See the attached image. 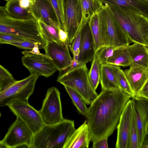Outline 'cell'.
I'll return each mask as SVG.
<instances>
[{"mask_svg": "<svg viewBox=\"0 0 148 148\" xmlns=\"http://www.w3.org/2000/svg\"><path fill=\"white\" fill-rule=\"evenodd\" d=\"M0 33L11 34L37 43L42 49L47 44L38 23L34 17L26 19L12 18L6 13L4 7L2 6L0 8Z\"/></svg>", "mask_w": 148, "mask_h": 148, "instance_id": "cell-2", "label": "cell"}, {"mask_svg": "<svg viewBox=\"0 0 148 148\" xmlns=\"http://www.w3.org/2000/svg\"><path fill=\"white\" fill-rule=\"evenodd\" d=\"M54 9L57 16L60 27L65 31L62 0H48Z\"/></svg>", "mask_w": 148, "mask_h": 148, "instance_id": "cell-32", "label": "cell"}, {"mask_svg": "<svg viewBox=\"0 0 148 148\" xmlns=\"http://www.w3.org/2000/svg\"><path fill=\"white\" fill-rule=\"evenodd\" d=\"M115 48L110 46H104L96 51L95 55L101 64L106 63L108 59L113 55Z\"/></svg>", "mask_w": 148, "mask_h": 148, "instance_id": "cell-34", "label": "cell"}, {"mask_svg": "<svg viewBox=\"0 0 148 148\" xmlns=\"http://www.w3.org/2000/svg\"><path fill=\"white\" fill-rule=\"evenodd\" d=\"M141 148L139 142L138 131L133 111L130 131L128 148Z\"/></svg>", "mask_w": 148, "mask_h": 148, "instance_id": "cell-31", "label": "cell"}, {"mask_svg": "<svg viewBox=\"0 0 148 148\" xmlns=\"http://www.w3.org/2000/svg\"><path fill=\"white\" fill-rule=\"evenodd\" d=\"M39 111L45 125L56 124L64 119L62 112L60 93L56 87L53 86L47 90Z\"/></svg>", "mask_w": 148, "mask_h": 148, "instance_id": "cell-9", "label": "cell"}, {"mask_svg": "<svg viewBox=\"0 0 148 148\" xmlns=\"http://www.w3.org/2000/svg\"><path fill=\"white\" fill-rule=\"evenodd\" d=\"M24 40L11 34L0 33V43L1 44H7L8 42H11Z\"/></svg>", "mask_w": 148, "mask_h": 148, "instance_id": "cell-37", "label": "cell"}, {"mask_svg": "<svg viewBox=\"0 0 148 148\" xmlns=\"http://www.w3.org/2000/svg\"><path fill=\"white\" fill-rule=\"evenodd\" d=\"M93 39L95 52L101 47V30L98 13L93 15L88 21Z\"/></svg>", "mask_w": 148, "mask_h": 148, "instance_id": "cell-26", "label": "cell"}, {"mask_svg": "<svg viewBox=\"0 0 148 148\" xmlns=\"http://www.w3.org/2000/svg\"><path fill=\"white\" fill-rule=\"evenodd\" d=\"M132 97L120 89L102 90L88 108L87 121L91 141L108 138L117 127Z\"/></svg>", "mask_w": 148, "mask_h": 148, "instance_id": "cell-1", "label": "cell"}, {"mask_svg": "<svg viewBox=\"0 0 148 148\" xmlns=\"http://www.w3.org/2000/svg\"><path fill=\"white\" fill-rule=\"evenodd\" d=\"M4 7L6 13L12 18L26 19L33 17L30 10L24 9L20 6L19 0H9Z\"/></svg>", "mask_w": 148, "mask_h": 148, "instance_id": "cell-24", "label": "cell"}, {"mask_svg": "<svg viewBox=\"0 0 148 148\" xmlns=\"http://www.w3.org/2000/svg\"><path fill=\"white\" fill-rule=\"evenodd\" d=\"M7 106L16 117L23 122L34 135L45 125L39 111L30 105L28 102L15 101L9 104Z\"/></svg>", "mask_w": 148, "mask_h": 148, "instance_id": "cell-11", "label": "cell"}, {"mask_svg": "<svg viewBox=\"0 0 148 148\" xmlns=\"http://www.w3.org/2000/svg\"><path fill=\"white\" fill-rule=\"evenodd\" d=\"M100 82L102 90L120 89L114 72L113 65L106 63L101 64Z\"/></svg>", "mask_w": 148, "mask_h": 148, "instance_id": "cell-22", "label": "cell"}, {"mask_svg": "<svg viewBox=\"0 0 148 148\" xmlns=\"http://www.w3.org/2000/svg\"><path fill=\"white\" fill-rule=\"evenodd\" d=\"M103 4H109L128 9L148 17V0H101Z\"/></svg>", "mask_w": 148, "mask_h": 148, "instance_id": "cell-21", "label": "cell"}, {"mask_svg": "<svg viewBox=\"0 0 148 148\" xmlns=\"http://www.w3.org/2000/svg\"><path fill=\"white\" fill-rule=\"evenodd\" d=\"M127 47L130 53L131 64L130 67L146 70L148 69V48L137 43Z\"/></svg>", "mask_w": 148, "mask_h": 148, "instance_id": "cell-19", "label": "cell"}, {"mask_svg": "<svg viewBox=\"0 0 148 148\" xmlns=\"http://www.w3.org/2000/svg\"><path fill=\"white\" fill-rule=\"evenodd\" d=\"M106 63L118 66H130L131 58L127 47L115 48L113 55L108 59Z\"/></svg>", "mask_w": 148, "mask_h": 148, "instance_id": "cell-23", "label": "cell"}, {"mask_svg": "<svg viewBox=\"0 0 148 148\" xmlns=\"http://www.w3.org/2000/svg\"><path fill=\"white\" fill-rule=\"evenodd\" d=\"M41 33L47 42L61 41L58 34V28L47 25L40 20L38 21Z\"/></svg>", "mask_w": 148, "mask_h": 148, "instance_id": "cell-28", "label": "cell"}, {"mask_svg": "<svg viewBox=\"0 0 148 148\" xmlns=\"http://www.w3.org/2000/svg\"><path fill=\"white\" fill-rule=\"evenodd\" d=\"M136 97L148 100V80Z\"/></svg>", "mask_w": 148, "mask_h": 148, "instance_id": "cell-41", "label": "cell"}, {"mask_svg": "<svg viewBox=\"0 0 148 148\" xmlns=\"http://www.w3.org/2000/svg\"><path fill=\"white\" fill-rule=\"evenodd\" d=\"M34 135L23 122L16 117L0 141V147L15 148L25 146L31 148Z\"/></svg>", "mask_w": 148, "mask_h": 148, "instance_id": "cell-8", "label": "cell"}, {"mask_svg": "<svg viewBox=\"0 0 148 148\" xmlns=\"http://www.w3.org/2000/svg\"><path fill=\"white\" fill-rule=\"evenodd\" d=\"M91 141L87 120L75 129L70 136L64 148H88Z\"/></svg>", "mask_w": 148, "mask_h": 148, "instance_id": "cell-18", "label": "cell"}, {"mask_svg": "<svg viewBox=\"0 0 148 148\" xmlns=\"http://www.w3.org/2000/svg\"><path fill=\"white\" fill-rule=\"evenodd\" d=\"M132 99L139 142L142 148L148 129V100L136 96L132 97Z\"/></svg>", "mask_w": 148, "mask_h": 148, "instance_id": "cell-15", "label": "cell"}, {"mask_svg": "<svg viewBox=\"0 0 148 148\" xmlns=\"http://www.w3.org/2000/svg\"><path fill=\"white\" fill-rule=\"evenodd\" d=\"M82 12V22H87L98 13L103 5L101 0H80Z\"/></svg>", "mask_w": 148, "mask_h": 148, "instance_id": "cell-25", "label": "cell"}, {"mask_svg": "<svg viewBox=\"0 0 148 148\" xmlns=\"http://www.w3.org/2000/svg\"><path fill=\"white\" fill-rule=\"evenodd\" d=\"M147 132H148V130H147Z\"/></svg>", "mask_w": 148, "mask_h": 148, "instance_id": "cell-45", "label": "cell"}, {"mask_svg": "<svg viewBox=\"0 0 148 148\" xmlns=\"http://www.w3.org/2000/svg\"><path fill=\"white\" fill-rule=\"evenodd\" d=\"M58 34L60 41L64 43H68V34L65 31L60 27L58 28Z\"/></svg>", "mask_w": 148, "mask_h": 148, "instance_id": "cell-42", "label": "cell"}, {"mask_svg": "<svg viewBox=\"0 0 148 148\" xmlns=\"http://www.w3.org/2000/svg\"><path fill=\"white\" fill-rule=\"evenodd\" d=\"M30 10L37 21L40 20L47 25L60 27L56 13L48 0H36Z\"/></svg>", "mask_w": 148, "mask_h": 148, "instance_id": "cell-16", "label": "cell"}, {"mask_svg": "<svg viewBox=\"0 0 148 148\" xmlns=\"http://www.w3.org/2000/svg\"><path fill=\"white\" fill-rule=\"evenodd\" d=\"M85 25L82 24L81 27L73 41L71 44V45H69V47L73 55V59L76 61H78L79 53L82 39V27Z\"/></svg>", "mask_w": 148, "mask_h": 148, "instance_id": "cell-35", "label": "cell"}, {"mask_svg": "<svg viewBox=\"0 0 148 148\" xmlns=\"http://www.w3.org/2000/svg\"><path fill=\"white\" fill-rule=\"evenodd\" d=\"M113 66L116 79L120 89L130 95L132 97L135 96L130 86L124 71L119 66Z\"/></svg>", "mask_w": 148, "mask_h": 148, "instance_id": "cell-30", "label": "cell"}, {"mask_svg": "<svg viewBox=\"0 0 148 148\" xmlns=\"http://www.w3.org/2000/svg\"><path fill=\"white\" fill-rule=\"evenodd\" d=\"M65 31L71 44L82 26V12L80 0H62Z\"/></svg>", "mask_w": 148, "mask_h": 148, "instance_id": "cell-10", "label": "cell"}, {"mask_svg": "<svg viewBox=\"0 0 148 148\" xmlns=\"http://www.w3.org/2000/svg\"><path fill=\"white\" fill-rule=\"evenodd\" d=\"M130 42L148 48V17L127 9L106 3Z\"/></svg>", "mask_w": 148, "mask_h": 148, "instance_id": "cell-3", "label": "cell"}, {"mask_svg": "<svg viewBox=\"0 0 148 148\" xmlns=\"http://www.w3.org/2000/svg\"><path fill=\"white\" fill-rule=\"evenodd\" d=\"M107 138H104L93 143V148H108V147Z\"/></svg>", "mask_w": 148, "mask_h": 148, "instance_id": "cell-38", "label": "cell"}, {"mask_svg": "<svg viewBox=\"0 0 148 148\" xmlns=\"http://www.w3.org/2000/svg\"><path fill=\"white\" fill-rule=\"evenodd\" d=\"M42 48L38 44L36 45L30 51L25 50L22 52V53L23 55H26L28 54H33L41 55L48 58L49 59V58L45 54H44L40 53L39 49H42Z\"/></svg>", "mask_w": 148, "mask_h": 148, "instance_id": "cell-39", "label": "cell"}, {"mask_svg": "<svg viewBox=\"0 0 148 148\" xmlns=\"http://www.w3.org/2000/svg\"><path fill=\"white\" fill-rule=\"evenodd\" d=\"M134 111L132 98L125 105L117 126L116 148H128L129 134Z\"/></svg>", "mask_w": 148, "mask_h": 148, "instance_id": "cell-14", "label": "cell"}, {"mask_svg": "<svg viewBox=\"0 0 148 148\" xmlns=\"http://www.w3.org/2000/svg\"><path fill=\"white\" fill-rule=\"evenodd\" d=\"M7 44L11 45L20 48L29 50L32 49L36 45H39L36 43L25 40L11 42H8ZM41 48H42V47Z\"/></svg>", "mask_w": 148, "mask_h": 148, "instance_id": "cell-36", "label": "cell"}, {"mask_svg": "<svg viewBox=\"0 0 148 148\" xmlns=\"http://www.w3.org/2000/svg\"><path fill=\"white\" fill-rule=\"evenodd\" d=\"M36 0H19L20 6L23 8L30 10L34 4Z\"/></svg>", "mask_w": 148, "mask_h": 148, "instance_id": "cell-40", "label": "cell"}, {"mask_svg": "<svg viewBox=\"0 0 148 148\" xmlns=\"http://www.w3.org/2000/svg\"><path fill=\"white\" fill-rule=\"evenodd\" d=\"M101 65L95 55L88 72V77L94 89L96 90L100 82Z\"/></svg>", "mask_w": 148, "mask_h": 148, "instance_id": "cell-29", "label": "cell"}, {"mask_svg": "<svg viewBox=\"0 0 148 148\" xmlns=\"http://www.w3.org/2000/svg\"><path fill=\"white\" fill-rule=\"evenodd\" d=\"M69 44L61 41L47 42L44 49L50 62L59 73L67 70L72 64L73 58L69 51Z\"/></svg>", "mask_w": 148, "mask_h": 148, "instance_id": "cell-12", "label": "cell"}, {"mask_svg": "<svg viewBox=\"0 0 148 148\" xmlns=\"http://www.w3.org/2000/svg\"><path fill=\"white\" fill-rule=\"evenodd\" d=\"M16 81L12 75L3 66L0 65V91Z\"/></svg>", "mask_w": 148, "mask_h": 148, "instance_id": "cell-33", "label": "cell"}, {"mask_svg": "<svg viewBox=\"0 0 148 148\" xmlns=\"http://www.w3.org/2000/svg\"><path fill=\"white\" fill-rule=\"evenodd\" d=\"M98 14L101 23V47L108 46L116 48L129 45L130 41L106 4L103 5Z\"/></svg>", "mask_w": 148, "mask_h": 148, "instance_id": "cell-6", "label": "cell"}, {"mask_svg": "<svg viewBox=\"0 0 148 148\" xmlns=\"http://www.w3.org/2000/svg\"><path fill=\"white\" fill-rule=\"evenodd\" d=\"M86 64H83L67 72L59 73L57 81L74 90L86 104L90 105L98 96L90 81Z\"/></svg>", "mask_w": 148, "mask_h": 148, "instance_id": "cell-5", "label": "cell"}, {"mask_svg": "<svg viewBox=\"0 0 148 148\" xmlns=\"http://www.w3.org/2000/svg\"><path fill=\"white\" fill-rule=\"evenodd\" d=\"M95 54L94 42L88 21L82 27L78 61L81 65L86 64L93 60Z\"/></svg>", "mask_w": 148, "mask_h": 148, "instance_id": "cell-17", "label": "cell"}, {"mask_svg": "<svg viewBox=\"0 0 148 148\" xmlns=\"http://www.w3.org/2000/svg\"><path fill=\"white\" fill-rule=\"evenodd\" d=\"M75 130L73 120L64 119L58 123L45 125L34 135L31 148H64Z\"/></svg>", "mask_w": 148, "mask_h": 148, "instance_id": "cell-4", "label": "cell"}, {"mask_svg": "<svg viewBox=\"0 0 148 148\" xmlns=\"http://www.w3.org/2000/svg\"><path fill=\"white\" fill-rule=\"evenodd\" d=\"M23 65L30 74L37 73L48 77L53 75L57 69L47 57L33 54L24 55L21 58Z\"/></svg>", "mask_w": 148, "mask_h": 148, "instance_id": "cell-13", "label": "cell"}, {"mask_svg": "<svg viewBox=\"0 0 148 148\" xmlns=\"http://www.w3.org/2000/svg\"><path fill=\"white\" fill-rule=\"evenodd\" d=\"M39 76L37 73L30 74L23 79L16 80L0 91V106H7L17 101L28 102Z\"/></svg>", "mask_w": 148, "mask_h": 148, "instance_id": "cell-7", "label": "cell"}, {"mask_svg": "<svg viewBox=\"0 0 148 148\" xmlns=\"http://www.w3.org/2000/svg\"><path fill=\"white\" fill-rule=\"evenodd\" d=\"M64 86L78 111L87 118L88 114V109L86 106V103L81 96L76 91L71 88L66 86Z\"/></svg>", "mask_w": 148, "mask_h": 148, "instance_id": "cell-27", "label": "cell"}, {"mask_svg": "<svg viewBox=\"0 0 148 148\" xmlns=\"http://www.w3.org/2000/svg\"><path fill=\"white\" fill-rule=\"evenodd\" d=\"M4 0L6 1H8L9 0Z\"/></svg>", "mask_w": 148, "mask_h": 148, "instance_id": "cell-44", "label": "cell"}, {"mask_svg": "<svg viewBox=\"0 0 148 148\" xmlns=\"http://www.w3.org/2000/svg\"><path fill=\"white\" fill-rule=\"evenodd\" d=\"M147 145H148V132L146 136L142 147Z\"/></svg>", "mask_w": 148, "mask_h": 148, "instance_id": "cell-43", "label": "cell"}, {"mask_svg": "<svg viewBox=\"0 0 148 148\" xmlns=\"http://www.w3.org/2000/svg\"><path fill=\"white\" fill-rule=\"evenodd\" d=\"M130 86L136 96L148 80V69L130 67L124 71Z\"/></svg>", "mask_w": 148, "mask_h": 148, "instance_id": "cell-20", "label": "cell"}]
</instances>
